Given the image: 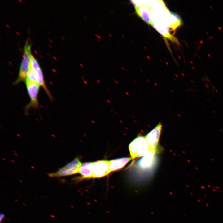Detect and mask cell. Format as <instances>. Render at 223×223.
I'll list each match as a JSON object with an SVG mask.
<instances>
[{
  "label": "cell",
  "instance_id": "6da1fadb",
  "mask_svg": "<svg viewBox=\"0 0 223 223\" xmlns=\"http://www.w3.org/2000/svg\"><path fill=\"white\" fill-rule=\"evenodd\" d=\"M31 44L28 40L25 42L24 46L22 59L20 66L17 78L13 84L15 85L20 83L25 82L27 76L30 65L31 57Z\"/></svg>",
  "mask_w": 223,
  "mask_h": 223
},
{
  "label": "cell",
  "instance_id": "7a4b0ae2",
  "mask_svg": "<svg viewBox=\"0 0 223 223\" xmlns=\"http://www.w3.org/2000/svg\"><path fill=\"white\" fill-rule=\"evenodd\" d=\"M129 148L133 159L144 156L150 151L145 137L142 136H138L134 139L129 144Z\"/></svg>",
  "mask_w": 223,
  "mask_h": 223
},
{
  "label": "cell",
  "instance_id": "3957f363",
  "mask_svg": "<svg viewBox=\"0 0 223 223\" xmlns=\"http://www.w3.org/2000/svg\"><path fill=\"white\" fill-rule=\"evenodd\" d=\"M82 164L79 159L76 158L55 172L48 173L51 177H59L72 175L78 173Z\"/></svg>",
  "mask_w": 223,
  "mask_h": 223
},
{
  "label": "cell",
  "instance_id": "277c9868",
  "mask_svg": "<svg viewBox=\"0 0 223 223\" xmlns=\"http://www.w3.org/2000/svg\"><path fill=\"white\" fill-rule=\"evenodd\" d=\"M26 86L28 94L30 97V102L25 108V112L31 108H37L39 107L38 96L40 86L37 83L26 81Z\"/></svg>",
  "mask_w": 223,
  "mask_h": 223
},
{
  "label": "cell",
  "instance_id": "5b68a950",
  "mask_svg": "<svg viewBox=\"0 0 223 223\" xmlns=\"http://www.w3.org/2000/svg\"><path fill=\"white\" fill-rule=\"evenodd\" d=\"M92 166L94 178L105 176L111 172L108 160H100L92 162Z\"/></svg>",
  "mask_w": 223,
  "mask_h": 223
},
{
  "label": "cell",
  "instance_id": "8992f818",
  "mask_svg": "<svg viewBox=\"0 0 223 223\" xmlns=\"http://www.w3.org/2000/svg\"><path fill=\"white\" fill-rule=\"evenodd\" d=\"M162 125L160 122L145 137L149 151L156 150L160 135Z\"/></svg>",
  "mask_w": 223,
  "mask_h": 223
},
{
  "label": "cell",
  "instance_id": "52a82bcc",
  "mask_svg": "<svg viewBox=\"0 0 223 223\" xmlns=\"http://www.w3.org/2000/svg\"><path fill=\"white\" fill-rule=\"evenodd\" d=\"M156 150L149 151L137 162L138 167L142 171L151 169L153 167L155 161Z\"/></svg>",
  "mask_w": 223,
  "mask_h": 223
},
{
  "label": "cell",
  "instance_id": "ba28073f",
  "mask_svg": "<svg viewBox=\"0 0 223 223\" xmlns=\"http://www.w3.org/2000/svg\"><path fill=\"white\" fill-rule=\"evenodd\" d=\"M137 15L144 21L151 25V7L143 5L134 7Z\"/></svg>",
  "mask_w": 223,
  "mask_h": 223
},
{
  "label": "cell",
  "instance_id": "9c48e42d",
  "mask_svg": "<svg viewBox=\"0 0 223 223\" xmlns=\"http://www.w3.org/2000/svg\"><path fill=\"white\" fill-rule=\"evenodd\" d=\"M131 157L121 158L109 160L110 172L120 170L123 168L132 159Z\"/></svg>",
  "mask_w": 223,
  "mask_h": 223
},
{
  "label": "cell",
  "instance_id": "30bf717a",
  "mask_svg": "<svg viewBox=\"0 0 223 223\" xmlns=\"http://www.w3.org/2000/svg\"><path fill=\"white\" fill-rule=\"evenodd\" d=\"M92 163L87 162L82 164L78 173L82 176L83 178H93Z\"/></svg>",
  "mask_w": 223,
  "mask_h": 223
},
{
  "label": "cell",
  "instance_id": "8fae6325",
  "mask_svg": "<svg viewBox=\"0 0 223 223\" xmlns=\"http://www.w3.org/2000/svg\"><path fill=\"white\" fill-rule=\"evenodd\" d=\"M182 24V20L180 16L176 14L171 12L169 25V28H171V31L175 30Z\"/></svg>",
  "mask_w": 223,
  "mask_h": 223
},
{
  "label": "cell",
  "instance_id": "7c38bea8",
  "mask_svg": "<svg viewBox=\"0 0 223 223\" xmlns=\"http://www.w3.org/2000/svg\"><path fill=\"white\" fill-rule=\"evenodd\" d=\"M30 67L35 71L40 68L38 62L32 55L31 57Z\"/></svg>",
  "mask_w": 223,
  "mask_h": 223
},
{
  "label": "cell",
  "instance_id": "4fadbf2b",
  "mask_svg": "<svg viewBox=\"0 0 223 223\" xmlns=\"http://www.w3.org/2000/svg\"><path fill=\"white\" fill-rule=\"evenodd\" d=\"M5 217V215L3 213H1L0 215V221L1 222L3 219Z\"/></svg>",
  "mask_w": 223,
  "mask_h": 223
},
{
  "label": "cell",
  "instance_id": "5bb4252c",
  "mask_svg": "<svg viewBox=\"0 0 223 223\" xmlns=\"http://www.w3.org/2000/svg\"><path fill=\"white\" fill-rule=\"evenodd\" d=\"M203 81L205 80L206 81H208L209 79L208 77H204V78H203Z\"/></svg>",
  "mask_w": 223,
  "mask_h": 223
},
{
  "label": "cell",
  "instance_id": "9a60e30c",
  "mask_svg": "<svg viewBox=\"0 0 223 223\" xmlns=\"http://www.w3.org/2000/svg\"><path fill=\"white\" fill-rule=\"evenodd\" d=\"M84 82L85 84H87V82L86 81H84Z\"/></svg>",
  "mask_w": 223,
  "mask_h": 223
},
{
  "label": "cell",
  "instance_id": "2e32d148",
  "mask_svg": "<svg viewBox=\"0 0 223 223\" xmlns=\"http://www.w3.org/2000/svg\"><path fill=\"white\" fill-rule=\"evenodd\" d=\"M107 102H108V103H110V101L109 100V101L108 100H107Z\"/></svg>",
  "mask_w": 223,
  "mask_h": 223
},
{
  "label": "cell",
  "instance_id": "e0dca14e",
  "mask_svg": "<svg viewBox=\"0 0 223 223\" xmlns=\"http://www.w3.org/2000/svg\"><path fill=\"white\" fill-rule=\"evenodd\" d=\"M110 110H111V111H112V112H113V110H111V109Z\"/></svg>",
  "mask_w": 223,
  "mask_h": 223
}]
</instances>
